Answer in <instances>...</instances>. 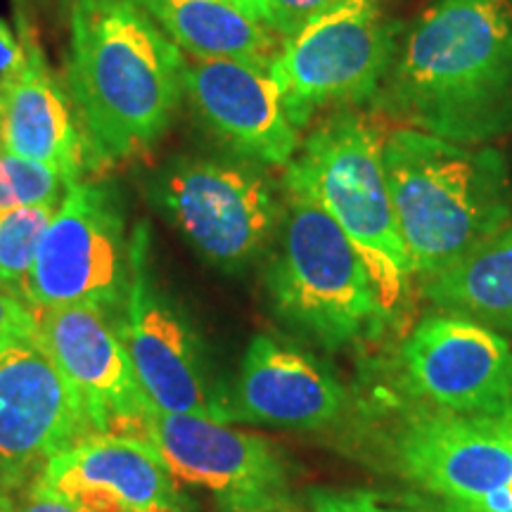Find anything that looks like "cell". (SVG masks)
Wrapping results in <instances>:
<instances>
[{"label": "cell", "instance_id": "obj_1", "mask_svg": "<svg viewBox=\"0 0 512 512\" xmlns=\"http://www.w3.org/2000/svg\"><path fill=\"white\" fill-rule=\"evenodd\" d=\"M406 128L458 145L512 131V0H434L373 98Z\"/></svg>", "mask_w": 512, "mask_h": 512}, {"label": "cell", "instance_id": "obj_2", "mask_svg": "<svg viewBox=\"0 0 512 512\" xmlns=\"http://www.w3.org/2000/svg\"><path fill=\"white\" fill-rule=\"evenodd\" d=\"M67 81L95 155L152 147L185 98V55L133 0H72Z\"/></svg>", "mask_w": 512, "mask_h": 512}, {"label": "cell", "instance_id": "obj_3", "mask_svg": "<svg viewBox=\"0 0 512 512\" xmlns=\"http://www.w3.org/2000/svg\"><path fill=\"white\" fill-rule=\"evenodd\" d=\"M382 162L413 278L446 271L512 223L508 162L494 147L399 128Z\"/></svg>", "mask_w": 512, "mask_h": 512}, {"label": "cell", "instance_id": "obj_4", "mask_svg": "<svg viewBox=\"0 0 512 512\" xmlns=\"http://www.w3.org/2000/svg\"><path fill=\"white\" fill-rule=\"evenodd\" d=\"M285 169V188L316 202L361 254L382 311L399 309L411 290L413 268L375 126L363 114L337 110L313 128Z\"/></svg>", "mask_w": 512, "mask_h": 512}, {"label": "cell", "instance_id": "obj_5", "mask_svg": "<svg viewBox=\"0 0 512 512\" xmlns=\"http://www.w3.org/2000/svg\"><path fill=\"white\" fill-rule=\"evenodd\" d=\"M285 192L278 242L266 268L275 313L328 349L370 335L387 313L361 254L316 202Z\"/></svg>", "mask_w": 512, "mask_h": 512}, {"label": "cell", "instance_id": "obj_6", "mask_svg": "<svg viewBox=\"0 0 512 512\" xmlns=\"http://www.w3.org/2000/svg\"><path fill=\"white\" fill-rule=\"evenodd\" d=\"M150 195L190 247L223 273H240L275 238L283 204L261 164L242 157H178Z\"/></svg>", "mask_w": 512, "mask_h": 512}, {"label": "cell", "instance_id": "obj_7", "mask_svg": "<svg viewBox=\"0 0 512 512\" xmlns=\"http://www.w3.org/2000/svg\"><path fill=\"white\" fill-rule=\"evenodd\" d=\"M396 46L380 0H344L287 38L271 67L292 124L302 131L320 112L373 100Z\"/></svg>", "mask_w": 512, "mask_h": 512}, {"label": "cell", "instance_id": "obj_8", "mask_svg": "<svg viewBox=\"0 0 512 512\" xmlns=\"http://www.w3.org/2000/svg\"><path fill=\"white\" fill-rule=\"evenodd\" d=\"M131 280V240L110 185L76 181L64 192L31 268L29 309L95 306L119 311Z\"/></svg>", "mask_w": 512, "mask_h": 512}, {"label": "cell", "instance_id": "obj_9", "mask_svg": "<svg viewBox=\"0 0 512 512\" xmlns=\"http://www.w3.org/2000/svg\"><path fill=\"white\" fill-rule=\"evenodd\" d=\"M124 439L150 448L174 479L202 486L221 510H290V475L283 453L266 439L233 430L226 422L164 413L147 403Z\"/></svg>", "mask_w": 512, "mask_h": 512}, {"label": "cell", "instance_id": "obj_10", "mask_svg": "<svg viewBox=\"0 0 512 512\" xmlns=\"http://www.w3.org/2000/svg\"><path fill=\"white\" fill-rule=\"evenodd\" d=\"M114 328L152 406L164 413L230 422L228 401L209 384L197 337L152 280L145 226L131 235V280Z\"/></svg>", "mask_w": 512, "mask_h": 512}, {"label": "cell", "instance_id": "obj_11", "mask_svg": "<svg viewBox=\"0 0 512 512\" xmlns=\"http://www.w3.org/2000/svg\"><path fill=\"white\" fill-rule=\"evenodd\" d=\"M401 384L420 406L512 420L508 339L451 311L427 313L403 342Z\"/></svg>", "mask_w": 512, "mask_h": 512}, {"label": "cell", "instance_id": "obj_12", "mask_svg": "<svg viewBox=\"0 0 512 512\" xmlns=\"http://www.w3.org/2000/svg\"><path fill=\"white\" fill-rule=\"evenodd\" d=\"M93 434L81 396L34 337L0 347V482H36L50 460Z\"/></svg>", "mask_w": 512, "mask_h": 512}, {"label": "cell", "instance_id": "obj_13", "mask_svg": "<svg viewBox=\"0 0 512 512\" xmlns=\"http://www.w3.org/2000/svg\"><path fill=\"white\" fill-rule=\"evenodd\" d=\"M392 453L403 477L444 503H472L512 484V420L420 406L401 415Z\"/></svg>", "mask_w": 512, "mask_h": 512}, {"label": "cell", "instance_id": "obj_14", "mask_svg": "<svg viewBox=\"0 0 512 512\" xmlns=\"http://www.w3.org/2000/svg\"><path fill=\"white\" fill-rule=\"evenodd\" d=\"M185 98L197 119L235 155L287 166L302 147L271 62L185 57Z\"/></svg>", "mask_w": 512, "mask_h": 512}, {"label": "cell", "instance_id": "obj_15", "mask_svg": "<svg viewBox=\"0 0 512 512\" xmlns=\"http://www.w3.org/2000/svg\"><path fill=\"white\" fill-rule=\"evenodd\" d=\"M31 311L34 342L53 358L81 396L95 430L124 437L128 425L150 401L140 389L110 313L95 306Z\"/></svg>", "mask_w": 512, "mask_h": 512}, {"label": "cell", "instance_id": "obj_16", "mask_svg": "<svg viewBox=\"0 0 512 512\" xmlns=\"http://www.w3.org/2000/svg\"><path fill=\"white\" fill-rule=\"evenodd\" d=\"M38 482L91 512H188L176 479L136 439L93 434L62 451Z\"/></svg>", "mask_w": 512, "mask_h": 512}, {"label": "cell", "instance_id": "obj_17", "mask_svg": "<svg viewBox=\"0 0 512 512\" xmlns=\"http://www.w3.org/2000/svg\"><path fill=\"white\" fill-rule=\"evenodd\" d=\"M344 387L306 351L256 335L228 399L230 420L287 430H320L342 415Z\"/></svg>", "mask_w": 512, "mask_h": 512}, {"label": "cell", "instance_id": "obj_18", "mask_svg": "<svg viewBox=\"0 0 512 512\" xmlns=\"http://www.w3.org/2000/svg\"><path fill=\"white\" fill-rule=\"evenodd\" d=\"M17 34L24 67L0 107V150L55 166L76 183L83 169V140L74 110L24 15H19Z\"/></svg>", "mask_w": 512, "mask_h": 512}, {"label": "cell", "instance_id": "obj_19", "mask_svg": "<svg viewBox=\"0 0 512 512\" xmlns=\"http://www.w3.org/2000/svg\"><path fill=\"white\" fill-rule=\"evenodd\" d=\"M188 57L273 62L283 43L230 0H133Z\"/></svg>", "mask_w": 512, "mask_h": 512}, {"label": "cell", "instance_id": "obj_20", "mask_svg": "<svg viewBox=\"0 0 512 512\" xmlns=\"http://www.w3.org/2000/svg\"><path fill=\"white\" fill-rule=\"evenodd\" d=\"M422 292L439 311L512 335V223L451 268L422 280Z\"/></svg>", "mask_w": 512, "mask_h": 512}, {"label": "cell", "instance_id": "obj_21", "mask_svg": "<svg viewBox=\"0 0 512 512\" xmlns=\"http://www.w3.org/2000/svg\"><path fill=\"white\" fill-rule=\"evenodd\" d=\"M62 200L31 204L0 219V287L24 302V290L34 268L43 235Z\"/></svg>", "mask_w": 512, "mask_h": 512}, {"label": "cell", "instance_id": "obj_22", "mask_svg": "<svg viewBox=\"0 0 512 512\" xmlns=\"http://www.w3.org/2000/svg\"><path fill=\"white\" fill-rule=\"evenodd\" d=\"M69 181L55 166L0 150V219L31 204L62 200Z\"/></svg>", "mask_w": 512, "mask_h": 512}, {"label": "cell", "instance_id": "obj_23", "mask_svg": "<svg viewBox=\"0 0 512 512\" xmlns=\"http://www.w3.org/2000/svg\"><path fill=\"white\" fill-rule=\"evenodd\" d=\"M309 503L313 512H437L368 489H313Z\"/></svg>", "mask_w": 512, "mask_h": 512}, {"label": "cell", "instance_id": "obj_24", "mask_svg": "<svg viewBox=\"0 0 512 512\" xmlns=\"http://www.w3.org/2000/svg\"><path fill=\"white\" fill-rule=\"evenodd\" d=\"M339 3H344V0H264L261 22L275 36L287 41V38L299 34L306 24H311L313 19L337 8Z\"/></svg>", "mask_w": 512, "mask_h": 512}, {"label": "cell", "instance_id": "obj_25", "mask_svg": "<svg viewBox=\"0 0 512 512\" xmlns=\"http://www.w3.org/2000/svg\"><path fill=\"white\" fill-rule=\"evenodd\" d=\"M34 337V311L0 287V347Z\"/></svg>", "mask_w": 512, "mask_h": 512}, {"label": "cell", "instance_id": "obj_26", "mask_svg": "<svg viewBox=\"0 0 512 512\" xmlns=\"http://www.w3.org/2000/svg\"><path fill=\"white\" fill-rule=\"evenodd\" d=\"M24 67V46L19 34H15L8 24L0 19V107H3L5 98L12 83L17 81L19 72Z\"/></svg>", "mask_w": 512, "mask_h": 512}, {"label": "cell", "instance_id": "obj_27", "mask_svg": "<svg viewBox=\"0 0 512 512\" xmlns=\"http://www.w3.org/2000/svg\"><path fill=\"white\" fill-rule=\"evenodd\" d=\"M15 512H91L81 505H76L67 498L57 494V491L48 489L41 482H31L27 496L22 498V503L15 505Z\"/></svg>", "mask_w": 512, "mask_h": 512}, {"label": "cell", "instance_id": "obj_28", "mask_svg": "<svg viewBox=\"0 0 512 512\" xmlns=\"http://www.w3.org/2000/svg\"><path fill=\"white\" fill-rule=\"evenodd\" d=\"M230 3H235L240 10H245L247 15H252V17H256L261 22V10H264V0H230Z\"/></svg>", "mask_w": 512, "mask_h": 512}, {"label": "cell", "instance_id": "obj_29", "mask_svg": "<svg viewBox=\"0 0 512 512\" xmlns=\"http://www.w3.org/2000/svg\"><path fill=\"white\" fill-rule=\"evenodd\" d=\"M0 512H15V503H12L3 491H0Z\"/></svg>", "mask_w": 512, "mask_h": 512}, {"label": "cell", "instance_id": "obj_30", "mask_svg": "<svg viewBox=\"0 0 512 512\" xmlns=\"http://www.w3.org/2000/svg\"><path fill=\"white\" fill-rule=\"evenodd\" d=\"M444 512H467V510H456V508H444ZM508 512H512V510H508Z\"/></svg>", "mask_w": 512, "mask_h": 512}, {"label": "cell", "instance_id": "obj_31", "mask_svg": "<svg viewBox=\"0 0 512 512\" xmlns=\"http://www.w3.org/2000/svg\"><path fill=\"white\" fill-rule=\"evenodd\" d=\"M221 512H230V510H221ZM280 512H290V510H280Z\"/></svg>", "mask_w": 512, "mask_h": 512}, {"label": "cell", "instance_id": "obj_32", "mask_svg": "<svg viewBox=\"0 0 512 512\" xmlns=\"http://www.w3.org/2000/svg\"><path fill=\"white\" fill-rule=\"evenodd\" d=\"M60 3H72V0H60Z\"/></svg>", "mask_w": 512, "mask_h": 512}]
</instances>
